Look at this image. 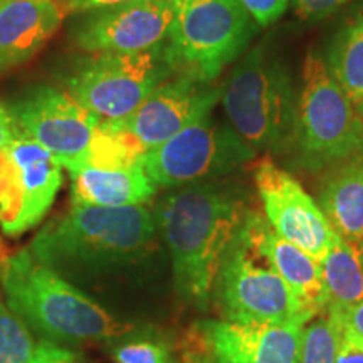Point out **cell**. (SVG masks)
<instances>
[{
  "label": "cell",
  "instance_id": "34",
  "mask_svg": "<svg viewBox=\"0 0 363 363\" xmlns=\"http://www.w3.org/2000/svg\"><path fill=\"white\" fill-rule=\"evenodd\" d=\"M190 363H199V362H190Z\"/></svg>",
  "mask_w": 363,
  "mask_h": 363
},
{
  "label": "cell",
  "instance_id": "13",
  "mask_svg": "<svg viewBox=\"0 0 363 363\" xmlns=\"http://www.w3.org/2000/svg\"><path fill=\"white\" fill-rule=\"evenodd\" d=\"M254 185L272 229L316 261H323L337 233L305 187L269 158L254 169Z\"/></svg>",
  "mask_w": 363,
  "mask_h": 363
},
{
  "label": "cell",
  "instance_id": "14",
  "mask_svg": "<svg viewBox=\"0 0 363 363\" xmlns=\"http://www.w3.org/2000/svg\"><path fill=\"white\" fill-rule=\"evenodd\" d=\"M308 321L283 325L202 320L195 325L199 363H298Z\"/></svg>",
  "mask_w": 363,
  "mask_h": 363
},
{
  "label": "cell",
  "instance_id": "7",
  "mask_svg": "<svg viewBox=\"0 0 363 363\" xmlns=\"http://www.w3.org/2000/svg\"><path fill=\"white\" fill-rule=\"evenodd\" d=\"M254 34L256 22L238 0H182L163 54L174 74L216 81Z\"/></svg>",
  "mask_w": 363,
  "mask_h": 363
},
{
  "label": "cell",
  "instance_id": "8",
  "mask_svg": "<svg viewBox=\"0 0 363 363\" xmlns=\"http://www.w3.org/2000/svg\"><path fill=\"white\" fill-rule=\"evenodd\" d=\"M174 74L163 44L143 52L93 54L67 78V93L103 123H123Z\"/></svg>",
  "mask_w": 363,
  "mask_h": 363
},
{
  "label": "cell",
  "instance_id": "31",
  "mask_svg": "<svg viewBox=\"0 0 363 363\" xmlns=\"http://www.w3.org/2000/svg\"><path fill=\"white\" fill-rule=\"evenodd\" d=\"M59 6H61L62 11L66 12H88L94 11V9L101 7H110V6H118V4L131 2V0H57Z\"/></svg>",
  "mask_w": 363,
  "mask_h": 363
},
{
  "label": "cell",
  "instance_id": "20",
  "mask_svg": "<svg viewBox=\"0 0 363 363\" xmlns=\"http://www.w3.org/2000/svg\"><path fill=\"white\" fill-rule=\"evenodd\" d=\"M325 65L330 76L357 104L363 98V4L333 38Z\"/></svg>",
  "mask_w": 363,
  "mask_h": 363
},
{
  "label": "cell",
  "instance_id": "26",
  "mask_svg": "<svg viewBox=\"0 0 363 363\" xmlns=\"http://www.w3.org/2000/svg\"><path fill=\"white\" fill-rule=\"evenodd\" d=\"M30 363H88L78 352L67 350L51 340H43L35 345Z\"/></svg>",
  "mask_w": 363,
  "mask_h": 363
},
{
  "label": "cell",
  "instance_id": "22",
  "mask_svg": "<svg viewBox=\"0 0 363 363\" xmlns=\"http://www.w3.org/2000/svg\"><path fill=\"white\" fill-rule=\"evenodd\" d=\"M340 326L333 316L321 313L305 326L298 363H337Z\"/></svg>",
  "mask_w": 363,
  "mask_h": 363
},
{
  "label": "cell",
  "instance_id": "17",
  "mask_svg": "<svg viewBox=\"0 0 363 363\" xmlns=\"http://www.w3.org/2000/svg\"><path fill=\"white\" fill-rule=\"evenodd\" d=\"M254 229L262 252L269 257L274 269L291 289L303 310L313 318L325 313L328 306V294L320 261L281 238L259 212H254Z\"/></svg>",
  "mask_w": 363,
  "mask_h": 363
},
{
  "label": "cell",
  "instance_id": "21",
  "mask_svg": "<svg viewBox=\"0 0 363 363\" xmlns=\"http://www.w3.org/2000/svg\"><path fill=\"white\" fill-rule=\"evenodd\" d=\"M321 264L328 306L342 308L363 303V257L357 246L335 235Z\"/></svg>",
  "mask_w": 363,
  "mask_h": 363
},
{
  "label": "cell",
  "instance_id": "4",
  "mask_svg": "<svg viewBox=\"0 0 363 363\" xmlns=\"http://www.w3.org/2000/svg\"><path fill=\"white\" fill-rule=\"evenodd\" d=\"M288 157L293 167L315 175L363 160L362 118L316 54H308L303 66Z\"/></svg>",
  "mask_w": 363,
  "mask_h": 363
},
{
  "label": "cell",
  "instance_id": "35",
  "mask_svg": "<svg viewBox=\"0 0 363 363\" xmlns=\"http://www.w3.org/2000/svg\"><path fill=\"white\" fill-rule=\"evenodd\" d=\"M0 2H2V0H0Z\"/></svg>",
  "mask_w": 363,
  "mask_h": 363
},
{
  "label": "cell",
  "instance_id": "12",
  "mask_svg": "<svg viewBox=\"0 0 363 363\" xmlns=\"http://www.w3.org/2000/svg\"><path fill=\"white\" fill-rule=\"evenodd\" d=\"M180 4L182 0H131L83 12L72 39L91 54L150 51L165 43Z\"/></svg>",
  "mask_w": 363,
  "mask_h": 363
},
{
  "label": "cell",
  "instance_id": "3",
  "mask_svg": "<svg viewBox=\"0 0 363 363\" xmlns=\"http://www.w3.org/2000/svg\"><path fill=\"white\" fill-rule=\"evenodd\" d=\"M0 281L7 306L51 342L115 340L135 330L43 264L29 247L2 262Z\"/></svg>",
  "mask_w": 363,
  "mask_h": 363
},
{
  "label": "cell",
  "instance_id": "2",
  "mask_svg": "<svg viewBox=\"0 0 363 363\" xmlns=\"http://www.w3.org/2000/svg\"><path fill=\"white\" fill-rule=\"evenodd\" d=\"M157 222L145 203L126 207L71 206L49 222L29 251L59 274L99 272L133 262L155 240Z\"/></svg>",
  "mask_w": 363,
  "mask_h": 363
},
{
  "label": "cell",
  "instance_id": "6",
  "mask_svg": "<svg viewBox=\"0 0 363 363\" xmlns=\"http://www.w3.org/2000/svg\"><path fill=\"white\" fill-rule=\"evenodd\" d=\"M254 212L230 244L217 272L212 296L222 316L239 323L283 325L296 320L310 323L313 316L303 310L262 252L254 229Z\"/></svg>",
  "mask_w": 363,
  "mask_h": 363
},
{
  "label": "cell",
  "instance_id": "32",
  "mask_svg": "<svg viewBox=\"0 0 363 363\" xmlns=\"http://www.w3.org/2000/svg\"><path fill=\"white\" fill-rule=\"evenodd\" d=\"M355 108H357L358 115H360V118H362V121H363V98L360 99V101H358V103L355 104Z\"/></svg>",
  "mask_w": 363,
  "mask_h": 363
},
{
  "label": "cell",
  "instance_id": "30",
  "mask_svg": "<svg viewBox=\"0 0 363 363\" xmlns=\"http://www.w3.org/2000/svg\"><path fill=\"white\" fill-rule=\"evenodd\" d=\"M21 128L13 118L11 108L0 101V152L9 147V143L16 138Z\"/></svg>",
  "mask_w": 363,
  "mask_h": 363
},
{
  "label": "cell",
  "instance_id": "11",
  "mask_svg": "<svg viewBox=\"0 0 363 363\" xmlns=\"http://www.w3.org/2000/svg\"><path fill=\"white\" fill-rule=\"evenodd\" d=\"M9 108L19 128L48 148L62 169H86L101 121L69 93L52 86H38Z\"/></svg>",
  "mask_w": 363,
  "mask_h": 363
},
{
  "label": "cell",
  "instance_id": "9",
  "mask_svg": "<svg viewBox=\"0 0 363 363\" xmlns=\"http://www.w3.org/2000/svg\"><path fill=\"white\" fill-rule=\"evenodd\" d=\"M256 157L229 125L214 123L207 115L145 153L142 165L157 187L177 189L224 179Z\"/></svg>",
  "mask_w": 363,
  "mask_h": 363
},
{
  "label": "cell",
  "instance_id": "15",
  "mask_svg": "<svg viewBox=\"0 0 363 363\" xmlns=\"http://www.w3.org/2000/svg\"><path fill=\"white\" fill-rule=\"evenodd\" d=\"M224 84L190 74H172L142 103L128 120L120 123L145 152L160 147L179 131L211 115L222 96Z\"/></svg>",
  "mask_w": 363,
  "mask_h": 363
},
{
  "label": "cell",
  "instance_id": "1",
  "mask_svg": "<svg viewBox=\"0 0 363 363\" xmlns=\"http://www.w3.org/2000/svg\"><path fill=\"white\" fill-rule=\"evenodd\" d=\"M252 211L246 189L222 179L177 187L160 199L157 229L185 303L207 310L225 252Z\"/></svg>",
  "mask_w": 363,
  "mask_h": 363
},
{
  "label": "cell",
  "instance_id": "27",
  "mask_svg": "<svg viewBox=\"0 0 363 363\" xmlns=\"http://www.w3.org/2000/svg\"><path fill=\"white\" fill-rule=\"evenodd\" d=\"M347 2L348 0H291L294 13L305 21L325 19Z\"/></svg>",
  "mask_w": 363,
  "mask_h": 363
},
{
  "label": "cell",
  "instance_id": "10",
  "mask_svg": "<svg viewBox=\"0 0 363 363\" xmlns=\"http://www.w3.org/2000/svg\"><path fill=\"white\" fill-rule=\"evenodd\" d=\"M62 165L39 142L19 131L0 163V229L17 238L51 211L62 187Z\"/></svg>",
  "mask_w": 363,
  "mask_h": 363
},
{
  "label": "cell",
  "instance_id": "29",
  "mask_svg": "<svg viewBox=\"0 0 363 363\" xmlns=\"http://www.w3.org/2000/svg\"><path fill=\"white\" fill-rule=\"evenodd\" d=\"M340 350L337 363H363V342L340 330Z\"/></svg>",
  "mask_w": 363,
  "mask_h": 363
},
{
  "label": "cell",
  "instance_id": "24",
  "mask_svg": "<svg viewBox=\"0 0 363 363\" xmlns=\"http://www.w3.org/2000/svg\"><path fill=\"white\" fill-rule=\"evenodd\" d=\"M34 348L27 325L11 308L0 303V363H30Z\"/></svg>",
  "mask_w": 363,
  "mask_h": 363
},
{
  "label": "cell",
  "instance_id": "19",
  "mask_svg": "<svg viewBox=\"0 0 363 363\" xmlns=\"http://www.w3.org/2000/svg\"><path fill=\"white\" fill-rule=\"evenodd\" d=\"M320 177L318 206L335 233L358 246L363 239V160L345 163Z\"/></svg>",
  "mask_w": 363,
  "mask_h": 363
},
{
  "label": "cell",
  "instance_id": "18",
  "mask_svg": "<svg viewBox=\"0 0 363 363\" xmlns=\"http://www.w3.org/2000/svg\"><path fill=\"white\" fill-rule=\"evenodd\" d=\"M72 206L126 207L148 202L157 194L143 165L69 172Z\"/></svg>",
  "mask_w": 363,
  "mask_h": 363
},
{
  "label": "cell",
  "instance_id": "33",
  "mask_svg": "<svg viewBox=\"0 0 363 363\" xmlns=\"http://www.w3.org/2000/svg\"><path fill=\"white\" fill-rule=\"evenodd\" d=\"M357 249H358V252H360V256L363 257V239L360 240V242H358V246H357Z\"/></svg>",
  "mask_w": 363,
  "mask_h": 363
},
{
  "label": "cell",
  "instance_id": "16",
  "mask_svg": "<svg viewBox=\"0 0 363 363\" xmlns=\"http://www.w3.org/2000/svg\"><path fill=\"white\" fill-rule=\"evenodd\" d=\"M57 0L0 2V76L34 57L62 24Z\"/></svg>",
  "mask_w": 363,
  "mask_h": 363
},
{
  "label": "cell",
  "instance_id": "28",
  "mask_svg": "<svg viewBox=\"0 0 363 363\" xmlns=\"http://www.w3.org/2000/svg\"><path fill=\"white\" fill-rule=\"evenodd\" d=\"M325 313L333 316L337 321L340 330L347 331L353 337L363 342V303L353 306H342V308H326Z\"/></svg>",
  "mask_w": 363,
  "mask_h": 363
},
{
  "label": "cell",
  "instance_id": "25",
  "mask_svg": "<svg viewBox=\"0 0 363 363\" xmlns=\"http://www.w3.org/2000/svg\"><path fill=\"white\" fill-rule=\"evenodd\" d=\"M238 2L257 26L267 27L283 16L291 0H238Z\"/></svg>",
  "mask_w": 363,
  "mask_h": 363
},
{
  "label": "cell",
  "instance_id": "5",
  "mask_svg": "<svg viewBox=\"0 0 363 363\" xmlns=\"http://www.w3.org/2000/svg\"><path fill=\"white\" fill-rule=\"evenodd\" d=\"M220 99L229 126L254 152L288 157L298 96L286 66L264 45L240 59Z\"/></svg>",
  "mask_w": 363,
  "mask_h": 363
},
{
  "label": "cell",
  "instance_id": "23",
  "mask_svg": "<svg viewBox=\"0 0 363 363\" xmlns=\"http://www.w3.org/2000/svg\"><path fill=\"white\" fill-rule=\"evenodd\" d=\"M115 363H174L170 345L153 335H136L135 330L115 338L111 345Z\"/></svg>",
  "mask_w": 363,
  "mask_h": 363
}]
</instances>
